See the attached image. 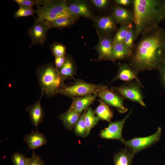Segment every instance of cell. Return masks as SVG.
I'll return each instance as SVG.
<instances>
[{"mask_svg": "<svg viewBox=\"0 0 165 165\" xmlns=\"http://www.w3.org/2000/svg\"><path fill=\"white\" fill-rule=\"evenodd\" d=\"M82 112L68 110L60 116L64 127L68 129L71 130L74 128Z\"/></svg>", "mask_w": 165, "mask_h": 165, "instance_id": "20", "label": "cell"}, {"mask_svg": "<svg viewBox=\"0 0 165 165\" xmlns=\"http://www.w3.org/2000/svg\"><path fill=\"white\" fill-rule=\"evenodd\" d=\"M98 96L103 102L115 108L120 113H125L128 110V108L124 106V98L106 86L98 93Z\"/></svg>", "mask_w": 165, "mask_h": 165, "instance_id": "9", "label": "cell"}, {"mask_svg": "<svg viewBox=\"0 0 165 165\" xmlns=\"http://www.w3.org/2000/svg\"><path fill=\"white\" fill-rule=\"evenodd\" d=\"M98 96V94H94L85 97L73 98L72 103L68 110L82 112L92 104Z\"/></svg>", "mask_w": 165, "mask_h": 165, "instance_id": "15", "label": "cell"}, {"mask_svg": "<svg viewBox=\"0 0 165 165\" xmlns=\"http://www.w3.org/2000/svg\"><path fill=\"white\" fill-rule=\"evenodd\" d=\"M143 87L136 81L127 82L124 84L116 87H112L111 89L123 98L128 99L145 107L143 96L141 87Z\"/></svg>", "mask_w": 165, "mask_h": 165, "instance_id": "6", "label": "cell"}, {"mask_svg": "<svg viewBox=\"0 0 165 165\" xmlns=\"http://www.w3.org/2000/svg\"><path fill=\"white\" fill-rule=\"evenodd\" d=\"M133 21L135 37L158 26L165 19V1L160 0H134Z\"/></svg>", "mask_w": 165, "mask_h": 165, "instance_id": "2", "label": "cell"}, {"mask_svg": "<svg viewBox=\"0 0 165 165\" xmlns=\"http://www.w3.org/2000/svg\"><path fill=\"white\" fill-rule=\"evenodd\" d=\"M50 46L52 54L55 58L65 56L66 48L63 45L54 42Z\"/></svg>", "mask_w": 165, "mask_h": 165, "instance_id": "29", "label": "cell"}, {"mask_svg": "<svg viewBox=\"0 0 165 165\" xmlns=\"http://www.w3.org/2000/svg\"><path fill=\"white\" fill-rule=\"evenodd\" d=\"M160 79L162 85L165 90V59L159 66Z\"/></svg>", "mask_w": 165, "mask_h": 165, "instance_id": "34", "label": "cell"}, {"mask_svg": "<svg viewBox=\"0 0 165 165\" xmlns=\"http://www.w3.org/2000/svg\"><path fill=\"white\" fill-rule=\"evenodd\" d=\"M128 24H124L121 25L113 39V43L123 42L127 32Z\"/></svg>", "mask_w": 165, "mask_h": 165, "instance_id": "30", "label": "cell"}, {"mask_svg": "<svg viewBox=\"0 0 165 165\" xmlns=\"http://www.w3.org/2000/svg\"><path fill=\"white\" fill-rule=\"evenodd\" d=\"M106 86L95 84L79 80L70 85H65L58 91V94L64 95L72 98L83 97L94 94H98Z\"/></svg>", "mask_w": 165, "mask_h": 165, "instance_id": "5", "label": "cell"}, {"mask_svg": "<svg viewBox=\"0 0 165 165\" xmlns=\"http://www.w3.org/2000/svg\"><path fill=\"white\" fill-rule=\"evenodd\" d=\"M91 1L95 6L99 8L105 7L108 2L107 0H93Z\"/></svg>", "mask_w": 165, "mask_h": 165, "instance_id": "36", "label": "cell"}, {"mask_svg": "<svg viewBox=\"0 0 165 165\" xmlns=\"http://www.w3.org/2000/svg\"><path fill=\"white\" fill-rule=\"evenodd\" d=\"M142 34L129 64L138 72L158 69L165 59V29L157 26Z\"/></svg>", "mask_w": 165, "mask_h": 165, "instance_id": "1", "label": "cell"}, {"mask_svg": "<svg viewBox=\"0 0 165 165\" xmlns=\"http://www.w3.org/2000/svg\"><path fill=\"white\" fill-rule=\"evenodd\" d=\"M43 95L41 96L39 100L34 104L26 107L25 110L28 113L32 124L35 126L37 130L38 126L43 122L45 113L41 105V100Z\"/></svg>", "mask_w": 165, "mask_h": 165, "instance_id": "13", "label": "cell"}, {"mask_svg": "<svg viewBox=\"0 0 165 165\" xmlns=\"http://www.w3.org/2000/svg\"><path fill=\"white\" fill-rule=\"evenodd\" d=\"M36 10H35L33 7L21 6L14 13L13 17L15 19H17L22 17H26L32 16L34 17V13H36Z\"/></svg>", "mask_w": 165, "mask_h": 165, "instance_id": "27", "label": "cell"}, {"mask_svg": "<svg viewBox=\"0 0 165 165\" xmlns=\"http://www.w3.org/2000/svg\"><path fill=\"white\" fill-rule=\"evenodd\" d=\"M67 4L71 12L78 16L89 18L92 17L91 13L84 2L78 0L67 1Z\"/></svg>", "mask_w": 165, "mask_h": 165, "instance_id": "17", "label": "cell"}, {"mask_svg": "<svg viewBox=\"0 0 165 165\" xmlns=\"http://www.w3.org/2000/svg\"><path fill=\"white\" fill-rule=\"evenodd\" d=\"M36 13L38 20L50 21L61 17H71L75 19L79 17L71 12L67 0H39Z\"/></svg>", "mask_w": 165, "mask_h": 165, "instance_id": "4", "label": "cell"}, {"mask_svg": "<svg viewBox=\"0 0 165 165\" xmlns=\"http://www.w3.org/2000/svg\"><path fill=\"white\" fill-rule=\"evenodd\" d=\"M135 39V30H134L131 23H130L128 24L127 32L123 42L128 49L132 50Z\"/></svg>", "mask_w": 165, "mask_h": 165, "instance_id": "28", "label": "cell"}, {"mask_svg": "<svg viewBox=\"0 0 165 165\" xmlns=\"http://www.w3.org/2000/svg\"><path fill=\"white\" fill-rule=\"evenodd\" d=\"M162 135V129L158 127L156 132L150 136L144 137H135L126 140L123 139L121 141L134 156L141 151L148 148L160 139Z\"/></svg>", "mask_w": 165, "mask_h": 165, "instance_id": "7", "label": "cell"}, {"mask_svg": "<svg viewBox=\"0 0 165 165\" xmlns=\"http://www.w3.org/2000/svg\"><path fill=\"white\" fill-rule=\"evenodd\" d=\"M99 40L95 49L98 57V60H108L112 61L113 41L106 36L99 34Z\"/></svg>", "mask_w": 165, "mask_h": 165, "instance_id": "11", "label": "cell"}, {"mask_svg": "<svg viewBox=\"0 0 165 165\" xmlns=\"http://www.w3.org/2000/svg\"><path fill=\"white\" fill-rule=\"evenodd\" d=\"M132 52V50L128 49L123 42L113 43L112 61L130 58Z\"/></svg>", "mask_w": 165, "mask_h": 165, "instance_id": "19", "label": "cell"}, {"mask_svg": "<svg viewBox=\"0 0 165 165\" xmlns=\"http://www.w3.org/2000/svg\"><path fill=\"white\" fill-rule=\"evenodd\" d=\"M24 140L30 149L37 148L47 142V139L44 135L39 132L37 130H32L31 133L25 135Z\"/></svg>", "mask_w": 165, "mask_h": 165, "instance_id": "16", "label": "cell"}, {"mask_svg": "<svg viewBox=\"0 0 165 165\" xmlns=\"http://www.w3.org/2000/svg\"><path fill=\"white\" fill-rule=\"evenodd\" d=\"M99 119L91 108L89 107L87 109L85 119L86 128V137L90 134L92 128L97 124Z\"/></svg>", "mask_w": 165, "mask_h": 165, "instance_id": "23", "label": "cell"}, {"mask_svg": "<svg viewBox=\"0 0 165 165\" xmlns=\"http://www.w3.org/2000/svg\"><path fill=\"white\" fill-rule=\"evenodd\" d=\"M29 159L21 153L14 152L11 156V160L14 165H27Z\"/></svg>", "mask_w": 165, "mask_h": 165, "instance_id": "31", "label": "cell"}, {"mask_svg": "<svg viewBox=\"0 0 165 165\" xmlns=\"http://www.w3.org/2000/svg\"><path fill=\"white\" fill-rule=\"evenodd\" d=\"M112 14L117 23L121 25L128 24L133 21V13L123 7H116L113 10Z\"/></svg>", "mask_w": 165, "mask_h": 165, "instance_id": "18", "label": "cell"}, {"mask_svg": "<svg viewBox=\"0 0 165 165\" xmlns=\"http://www.w3.org/2000/svg\"><path fill=\"white\" fill-rule=\"evenodd\" d=\"M65 61L58 70L59 73L64 79L72 78L74 75V69L72 63L70 59L66 56Z\"/></svg>", "mask_w": 165, "mask_h": 165, "instance_id": "25", "label": "cell"}, {"mask_svg": "<svg viewBox=\"0 0 165 165\" xmlns=\"http://www.w3.org/2000/svg\"><path fill=\"white\" fill-rule=\"evenodd\" d=\"M99 105L94 111L99 119L105 120L110 123L113 117V112L107 105L101 100H99Z\"/></svg>", "mask_w": 165, "mask_h": 165, "instance_id": "22", "label": "cell"}, {"mask_svg": "<svg viewBox=\"0 0 165 165\" xmlns=\"http://www.w3.org/2000/svg\"><path fill=\"white\" fill-rule=\"evenodd\" d=\"M132 112L131 110L126 116L122 120L110 123L108 127L101 130L100 137L105 139H116L121 141L123 138L122 131L124 124Z\"/></svg>", "mask_w": 165, "mask_h": 165, "instance_id": "10", "label": "cell"}, {"mask_svg": "<svg viewBox=\"0 0 165 165\" xmlns=\"http://www.w3.org/2000/svg\"><path fill=\"white\" fill-rule=\"evenodd\" d=\"M117 23L113 16H105L97 19L95 25L97 29L102 34L108 35L115 31Z\"/></svg>", "mask_w": 165, "mask_h": 165, "instance_id": "14", "label": "cell"}, {"mask_svg": "<svg viewBox=\"0 0 165 165\" xmlns=\"http://www.w3.org/2000/svg\"><path fill=\"white\" fill-rule=\"evenodd\" d=\"M48 21L35 19L33 25L27 31V34L31 40L29 47L36 44L43 46L47 38V33L50 29Z\"/></svg>", "mask_w": 165, "mask_h": 165, "instance_id": "8", "label": "cell"}, {"mask_svg": "<svg viewBox=\"0 0 165 165\" xmlns=\"http://www.w3.org/2000/svg\"><path fill=\"white\" fill-rule=\"evenodd\" d=\"M115 2L116 3L123 6H128L131 2L130 0H116Z\"/></svg>", "mask_w": 165, "mask_h": 165, "instance_id": "37", "label": "cell"}, {"mask_svg": "<svg viewBox=\"0 0 165 165\" xmlns=\"http://www.w3.org/2000/svg\"><path fill=\"white\" fill-rule=\"evenodd\" d=\"M36 75L41 94L48 97L58 94L59 90L65 85L64 79L52 63L38 67Z\"/></svg>", "mask_w": 165, "mask_h": 165, "instance_id": "3", "label": "cell"}, {"mask_svg": "<svg viewBox=\"0 0 165 165\" xmlns=\"http://www.w3.org/2000/svg\"><path fill=\"white\" fill-rule=\"evenodd\" d=\"M86 110L82 112L74 127L75 135L82 137H86V128L85 119Z\"/></svg>", "mask_w": 165, "mask_h": 165, "instance_id": "26", "label": "cell"}, {"mask_svg": "<svg viewBox=\"0 0 165 165\" xmlns=\"http://www.w3.org/2000/svg\"><path fill=\"white\" fill-rule=\"evenodd\" d=\"M75 20L71 17H64L48 22L50 29L53 28L61 29L71 26L74 23Z\"/></svg>", "mask_w": 165, "mask_h": 165, "instance_id": "24", "label": "cell"}, {"mask_svg": "<svg viewBox=\"0 0 165 165\" xmlns=\"http://www.w3.org/2000/svg\"><path fill=\"white\" fill-rule=\"evenodd\" d=\"M27 165H45L40 156L36 154L33 150L31 157L30 158Z\"/></svg>", "mask_w": 165, "mask_h": 165, "instance_id": "33", "label": "cell"}, {"mask_svg": "<svg viewBox=\"0 0 165 165\" xmlns=\"http://www.w3.org/2000/svg\"><path fill=\"white\" fill-rule=\"evenodd\" d=\"M13 1L16 3L19 7L23 6L33 7L34 5L37 6H39V0H14Z\"/></svg>", "mask_w": 165, "mask_h": 165, "instance_id": "32", "label": "cell"}, {"mask_svg": "<svg viewBox=\"0 0 165 165\" xmlns=\"http://www.w3.org/2000/svg\"><path fill=\"white\" fill-rule=\"evenodd\" d=\"M119 68L117 74L110 83L118 80L128 82L135 79L143 86L138 76V72L129 64L118 63Z\"/></svg>", "mask_w": 165, "mask_h": 165, "instance_id": "12", "label": "cell"}, {"mask_svg": "<svg viewBox=\"0 0 165 165\" xmlns=\"http://www.w3.org/2000/svg\"><path fill=\"white\" fill-rule=\"evenodd\" d=\"M134 156L127 148L115 154L113 165H132Z\"/></svg>", "mask_w": 165, "mask_h": 165, "instance_id": "21", "label": "cell"}, {"mask_svg": "<svg viewBox=\"0 0 165 165\" xmlns=\"http://www.w3.org/2000/svg\"><path fill=\"white\" fill-rule=\"evenodd\" d=\"M65 56L55 57L54 64L56 68L58 70L63 65L66 61Z\"/></svg>", "mask_w": 165, "mask_h": 165, "instance_id": "35", "label": "cell"}]
</instances>
